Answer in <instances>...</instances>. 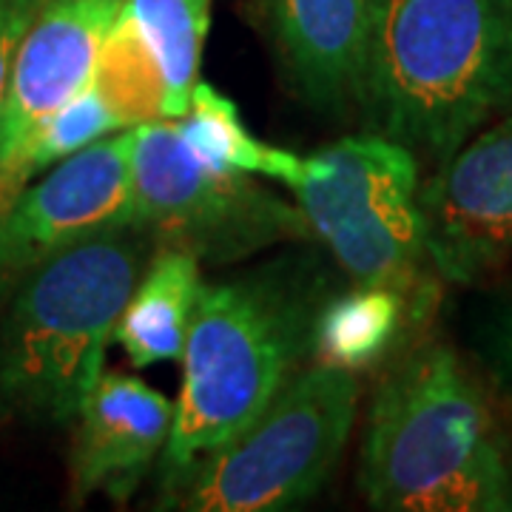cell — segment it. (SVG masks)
I'll use <instances>...</instances> for the list:
<instances>
[{
    "label": "cell",
    "mask_w": 512,
    "mask_h": 512,
    "mask_svg": "<svg viewBox=\"0 0 512 512\" xmlns=\"http://www.w3.org/2000/svg\"><path fill=\"white\" fill-rule=\"evenodd\" d=\"M359 487L384 512H512V444L456 350H413L376 390Z\"/></svg>",
    "instance_id": "1"
},
{
    "label": "cell",
    "mask_w": 512,
    "mask_h": 512,
    "mask_svg": "<svg viewBox=\"0 0 512 512\" xmlns=\"http://www.w3.org/2000/svg\"><path fill=\"white\" fill-rule=\"evenodd\" d=\"M512 106V0H376L367 126L444 163Z\"/></svg>",
    "instance_id": "2"
},
{
    "label": "cell",
    "mask_w": 512,
    "mask_h": 512,
    "mask_svg": "<svg viewBox=\"0 0 512 512\" xmlns=\"http://www.w3.org/2000/svg\"><path fill=\"white\" fill-rule=\"evenodd\" d=\"M157 242L126 222L43 259L0 316V419L69 424L103 376L128 293Z\"/></svg>",
    "instance_id": "3"
},
{
    "label": "cell",
    "mask_w": 512,
    "mask_h": 512,
    "mask_svg": "<svg viewBox=\"0 0 512 512\" xmlns=\"http://www.w3.org/2000/svg\"><path fill=\"white\" fill-rule=\"evenodd\" d=\"M313 316L308 291L285 276L202 282L180 356L165 476L237 436L274 402L311 350Z\"/></svg>",
    "instance_id": "4"
},
{
    "label": "cell",
    "mask_w": 512,
    "mask_h": 512,
    "mask_svg": "<svg viewBox=\"0 0 512 512\" xmlns=\"http://www.w3.org/2000/svg\"><path fill=\"white\" fill-rule=\"evenodd\" d=\"M356 407V373L325 365L296 373L237 436L165 476V507L276 512L305 504L345 453Z\"/></svg>",
    "instance_id": "5"
},
{
    "label": "cell",
    "mask_w": 512,
    "mask_h": 512,
    "mask_svg": "<svg viewBox=\"0 0 512 512\" xmlns=\"http://www.w3.org/2000/svg\"><path fill=\"white\" fill-rule=\"evenodd\" d=\"M131 222L157 248L237 262L311 237L302 211L242 171L202 163L171 120L131 126Z\"/></svg>",
    "instance_id": "6"
},
{
    "label": "cell",
    "mask_w": 512,
    "mask_h": 512,
    "mask_svg": "<svg viewBox=\"0 0 512 512\" xmlns=\"http://www.w3.org/2000/svg\"><path fill=\"white\" fill-rule=\"evenodd\" d=\"M419 160L382 134H356L302 157L291 185L313 237L353 282L407 285L424 256Z\"/></svg>",
    "instance_id": "7"
},
{
    "label": "cell",
    "mask_w": 512,
    "mask_h": 512,
    "mask_svg": "<svg viewBox=\"0 0 512 512\" xmlns=\"http://www.w3.org/2000/svg\"><path fill=\"white\" fill-rule=\"evenodd\" d=\"M131 128L43 171L0 205V293L43 259L131 222Z\"/></svg>",
    "instance_id": "8"
},
{
    "label": "cell",
    "mask_w": 512,
    "mask_h": 512,
    "mask_svg": "<svg viewBox=\"0 0 512 512\" xmlns=\"http://www.w3.org/2000/svg\"><path fill=\"white\" fill-rule=\"evenodd\" d=\"M424 256L447 282L473 285L512 259V111L436 165L419 188Z\"/></svg>",
    "instance_id": "9"
},
{
    "label": "cell",
    "mask_w": 512,
    "mask_h": 512,
    "mask_svg": "<svg viewBox=\"0 0 512 512\" xmlns=\"http://www.w3.org/2000/svg\"><path fill=\"white\" fill-rule=\"evenodd\" d=\"M123 0H46L20 40L0 106V171L46 117L94 77L103 37Z\"/></svg>",
    "instance_id": "10"
},
{
    "label": "cell",
    "mask_w": 512,
    "mask_h": 512,
    "mask_svg": "<svg viewBox=\"0 0 512 512\" xmlns=\"http://www.w3.org/2000/svg\"><path fill=\"white\" fill-rule=\"evenodd\" d=\"M174 402L137 376L111 370L97 379L74 416L69 501L106 495L123 504L165 450Z\"/></svg>",
    "instance_id": "11"
},
{
    "label": "cell",
    "mask_w": 512,
    "mask_h": 512,
    "mask_svg": "<svg viewBox=\"0 0 512 512\" xmlns=\"http://www.w3.org/2000/svg\"><path fill=\"white\" fill-rule=\"evenodd\" d=\"M282 72L311 109L362 106L376 0H265Z\"/></svg>",
    "instance_id": "12"
},
{
    "label": "cell",
    "mask_w": 512,
    "mask_h": 512,
    "mask_svg": "<svg viewBox=\"0 0 512 512\" xmlns=\"http://www.w3.org/2000/svg\"><path fill=\"white\" fill-rule=\"evenodd\" d=\"M200 288L197 256L180 248H154L111 336L126 353L128 365L180 362Z\"/></svg>",
    "instance_id": "13"
},
{
    "label": "cell",
    "mask_w": 512,
    "mask_h": 512,
    "mask_svg": "<svg viewBox=\"0 0 512 512\" xmlns=\"http://www.w3.org/2000/svg\"><path fill=\"white\" fill-rule=\"evenodd\" d=\"M404 316L399 285L353 282V288L316 308L311 330L316 365L359 373L382 362L402 336Z\"/></svg>",
    "instance_id": "14"
},
{
    "label": "cell",
    "mask_w": 512,
    "mask_h": 512,
    "mask_svg": "<svg viewBox=\"0 0 512 512\" xmlns=\"http://www.w3.org/2000/svg\"><path fill=\"white\" fill-rule=\"evenodd\" d=\"M171 123L183 137L185 146L191 148L202 163L214 165V168L242 171L251 177L259 174L288 188L302 174V157L256 140L242 123L237 103L202 80L191 92L188 111Z\"/></svg>",
    "instance_id": "15"
},
{
    "label": "cell",
    "mask_w": 512,
    "mask_h": 512,
    "mask_svg": "<svg viewBox=\"0 0 512 512\" xmlns=\"http://www.w3.org/2000/svg\"><path fill=\"white\" fill-rule=\"evenodd\" d=\"M120 15L137 29L160 66L165 120L183 117L191 103V92L200 83L211 0H123Z\"/></svg>",
    "instance_id": "16"
},
{
    "label": "cell",
    "mask_w": 512,
    "mask_h": 512,
    "mask_svg": "<svg viewBox=\"0 0 512 512\" xmlns=\"http://www.w3.org/2000/svg\"><path fill=\"white\" fill-rule=\"evenodd\" d=\"M92 83L126 128L165 120V86L160 66L143 37L120 12L103 37Z\"/></svg>",
    "instance_id": "17"
},
{
    "label": "cell",
    "mask_w": 512,
    "mask_h": 512,
    "mask_svg": "<svg viewBox=\"0 0 512 512\" xmlns=\"http://www.w3.org/2000/svg\"><path fill=\"white\" fill-rule=\"evenodd\" d=\"M43 3L46 0H0V106H3V94H6V83L12 74L20 40L32 26Z\"/></svg>",
    "instance_id": "18"
},
{
    "label": "cell",
    "mask_w": 512,
    "mask_h": 512,
    "mask_svg": "<svg viewBox=\"0 0 512 512\" xmlns=\"http://www.w3.org/2000/svg\"><path fill=\"white\" fill-rule=\"evenodd\" d=\"M493 356L501 376L512 387V305L498 316L493 330Z\"/></svg>",
    "instance_id": "19"
}]
</instances>
